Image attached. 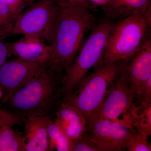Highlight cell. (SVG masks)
<instances>
[{"label": "cell", "instance_id": "obj_1", "mask_svg": "<svg viewBox=\"0 0 151 151\" xmlns=\"http://www.w3.org/2000/svg\"><path fill=\"white\" fill-rule=\"evenodd\" d=\"M96 24L89 10L60 7L50 46L48 67L62 74L70 67L83 43L84 37Z\"/></svg>", "mask_w": 151, "mask_h": 151}, {"label": "cell", "instance_id": "obj_2", "mask_svg": "<svg viewBox=\"0 0 151 151\" xmlns=\"http://www.w3.org/2000/svg\"><path fill=\"white\" fill-rule=\"evenodd\" d=\"M62 76L47 66L10 97L6 103L7 110L22 119L51 117L63 99Z\"/></svg>", "mask_w": 151, "mask_h": 151}, {"label": "cell", "instance_id": "obj_3", "mask_svg": "<svg viewBox=\"0 0 151 151\" xmlns=\"http://www.w3.org/2000/svg\"><path fill=\"white\" fill-rule=\"evenodd\" d=\"M124 64L119 63L97 64L92 73L85 77L71 94L63 98L83 114L87 127L97 119L108 88L123 70Z\"/></svg>", "mask_w": 151, "mask_h": 151}, {"label": "cell", "instance_id": "obj_4", "mask_svg": "<svg viewBox=\"0 0 151 151\" xmlns=\"http://www.w3.org/2000/svg\"><path fill=\"white\" fill-rule=\"evenodd\" d=\"M115 22L106 18L95 24L87 39L82 43L70 67L61 79L63 98L74 91L86 73L100 62Z\"/></svg>", "mask_w": 151, "mask_h": 151}, {"label": "cell", "instance_id": "obj_5", "mask_svg": "<svg viewBox=\"0 0 151 151\" xmlns=\"http://www.w3.org/2000/svg\"><path fill=\"white\" fill-rule=\"evenodd\" d=\"M150 29L142 14H135L115 23L98 64L127 63L139 50Z\"/></svg>", "mask_w": 151, "mask_h": 151}, {"label": "cell", "instance_id": "obj_6", "mask_svg": "<svg viewBox=\"0 0 151 151\" xmlns=\"http://www.w3.org/2000/svg\"><path fill=\"white\" fill-rule=\"evenodd\" d=\"M60 8L53 0H36L17 17L11 35L38 36L50 45Z\"/></svg>", "mask_w": 151, "mask_h": 151}, {"label": "cell", "instance_id": "obj_7", "mask_svg": "<svg viewBox=\"0 0 151 151\" xmlns=\"http://www.w3.org/2000/svg\"><path fill=\"white\" fill-rule=\"evenodd\" d=\"M137 133L133 127L107 119H96L87 127L85 134L100 151H123Z\"/></svg>", "mask_w": 151, "mask_h": 151}, {"label": "cell", "instance_id": "obj_8", "mask_svg": "<svg viewBox=\"0 0 151 151\" xmlns=\"http://www.w3.org/2000/svg\"><path fill=\"white\" fill-rule=\"evenodd\" d=\"M48 62H34L15 57L0 68V86L4 92L1 104L47 67Z\"/></svg>", "mask_w": 151, "mask_h": 151}, {"label": "cell", "instance_id": "obj_9", "mask_svg": "<svg viewBox=\"0 0 151 151\" xmlns=\"http://www.w3.org/2000/svg\"><path fill=\"white\" fill-rule=\"evenodd\" d=\"M135 101L134 95L123 66V70L108 88L97 119L118 122L120 116L129 113Z\"/></svg>", "mask_w": 151, "mask_h": 151}, {"label": "cell", "instance_id": "obj_10", "mask_svg": "<svg viewBox=\"0 0 151 151\" xmlns=\"http://www.w3.org/2000/svg\"><path fill=\"white\" fill-rule=\"evenodd\" d=\"M149 34L139 50L131 60L124 64V69L135 97L139 104L141 94L146 82L151 77V39Z\"/></svg>", "mask_w": 151, "mask_h": 151}, {"label": "cell", "instance_id": "obj_11", "mask_svg": "<svg viewBox=\"0 0 151 151\" xmlns=\"http://www.w3.org/2000/svg\"><path fill=\"white\" fill-rule=\"evenodd\" d=\"M54 120L68 137L74 142L87 129V122L80 111L68 101L62 99L57 109Z\"/></svg>", "mask_w": 151, "mask_h": 151}, {"label": "cell", "instance_id": "obj_12", "mask_svg": "<svg viewBox=\"0 0 151 151\" xmlns=\"http://www.w3.org/2000/svg\"><path fill=\"white\" fill-rule=\"evenodd\" d=\"M11 55L34 62H48L50 46L36 35H26L18 40L9 42Z\"/></svg>", "mask_w": 151, "mask_h": 151}, {"label": "cell", "instance_id": "obj_13", "mask_svg": "<svg viewBox=\"0 0 151 151\" xmlns=\"http://www.w3.org/2000/svg\"><path fill=\"white\" fill-rule=\"evenodd\" d=\"M50 116H29L22 119L27 151H50L47 127Z\"/></svg>", "mask_w": 151, "mask_h": 151}, {"label": "cell", "instance_id": "obj_14", "mask_svg": "<svg viewBox=\"0 0 151 151\" xmlns=\"http://www.w3.org/2000/svg\"><path fill=\"white\" fill-rule=\"evenodd\" d=\"M150 5L151 0H110L102 8L107 18L120 21L142 14Z\"/></svg>", "mask_w": 151, "mask_h": 151}, {"label": "cell", "instance_id": "obj_15", "mask_svg": "<svg viewBox=\"0 0 151 151\" xmlns=\"http://www.w3.org/2000/svg\"><path fill=\"white\" fill-rule=\"evenodd\" d=\"M8 124L0 126V151H27V139Z\"/></svg>", "mask_w": 151, "mask_h": 151}, {"label": "cell", "instance_id": "obj_16", "mask_svg": "<svg viewBox=\"0 0 151 151\" xmlns=\"http://www.w3.org/2000/svg\"><path fill=\"white\" fill-rule=\"evenodd\" d=\"M129 113L132 119V126L139 134L147 136L151 134V105L145 107L133 104Z\"/></svg>", "mask_w": 151, "mask_h": 151}, {"label": "cell", "instance_id": "obj_17", "mask_svg": "<svg viewBox=\"0 0 151 151\" xmlns=\"http://www.w3.org/2000/svg\"><path fill=\"white\" fill-rule=\"evenodd\" d=\"M49 151H71L72 142L58 126L50 119L47 127Z\"/></svg>", "mask_w": 151, "mask_h": 151}, {"label": "cell", "instance_id": "obj_18", "mask_svg": "<svg viewBox=\"0 0 151 151\" xmlns=\"http://www.w3.org/2000/svg\"><path fill=\"white\" fill-rule=\"evenodd\" d=\"M15 20L5 0H0V40L11 35Z\"/></svg>", "mask_w": 151, "mask_h": 151}, {"label": "cell", "instance_id": "obj_19", "mask_svg": "<svg viewBox=\"0 0 151 151\" xmlns=\"http://www.w3.org/2000/svg\"><path fill=\"white\" fill-rule=\"evenodd\" d=\"M127 150L129 151H151L148 136L136 133L128 144Z\"/></svg>", "mask_w": 151, "mask_h": 151}, {"label": "cell", "instance_id": "obj_20", "mask_svg": "<svg viewBox=\"0 0 151 151\" xmlns=\"http://www.w3.org/2000/svg\"><path fill=\"white\" fill-rule=\"evenodd\" d=\"M71 151H100L97 145L84 134L78 139L72 142Z\"/></svg>", "mask_w": 151, "mask_h": 151}, {"label": "cell", "instance_id": "obj_21", "mask_svg": "<svg viewBox=\"0 0 151 151\" xmlns=\"http://www.w3.org/2000/svg\"><path fill=\"white\" fill-rule=\"evenodd\" d=\"M22 123V119L18 115L5 109H0V126L8 124L14 126Z\"/></svg>", "mask_w": 151, "mask_h": 151}, {"label": "cell", "instance_id": "obj_22", "mask_svg": "<svg viewBox=\"0 0 151 151\" xmlns=\"http://www.w3.org/2000/svg\"><path fill=\"white\" fill-rule=\"evenodd\" d=\"M55 3L60 7H80L86 9H91L89 0H53Z\"/></svg>", "mask_w": 151, "mask_h": 151}, {"label": "cell", "instance_id": "obj_23", "mask_svg": "<svg viewBox=\"0 0 151 151\" xmlns=\"http://www.w3.org/2000/svg\"><path fill=\"white\" fill-rule=\"evenodd\" d=\"M149 105H151V77L148 79L143 88L138 106L145 107Z\"/></svg>", "mask_w": 151, "mask_h": 151}, {"label": "cell", "instance_id": "obj_24", "mask_svg": "<svg viewBox=\"0 0 151 151\" xmlns=\"http://www.w3.org/2000/svg\"><path fill=\"white\" fill-rule=\"evenodd\" d=\"M13 16L16 19L24 7L25 0H5Z\"/></svg>", "mask_w": 151, "mask_h": 151}, {"label": "cell", "instance_id": "obj_25", "mask_svg": "<svg viewBox=\"0 0 151 151\" xmlns=\"http://www.w3.org/2000/svg\"><path fill=\"white\" fill-rule=\"evenodd\" d=\"M11 55L9 42L0 40V68L8 60Z\"/></svg>", "mask_w": 151, "mask_h": 151}, {"label": "cell", "instance_id": "obj_26", "mask_svg": "<svg viewBox=\"0 0 151 151\" xmlns=\"http://www.w3.org/2000/svg\"><path fill=\"white\" fill-rule=\"evenodd\" d=\"M110 0H89L91 9L97 8L98 7H102L105 6Z\"/></svg>", "mask_w": 151, "mask_h": 151}, {"label": "cell", "instance_id": "obj_27", "mask_svg": "<svg viewBox=\"0 0 151 151\" xmlns=\"http://www.w3.org/2000/svg\"><path fill=\"white\" fill-rule=\"evenodd\" d=\"M143 17L147 23L149 27L151 28V5L149 6L142 14Z\"/></svg>", "mask_w": 151, "mask_h": 151}, {"label": "cell", "instance_id": "obj_28", "mask_svg": "<svg viewBox=\"0 0 151 151\" xmlns=\"http://www.w3.org/2000/svg\"><path fill=\"white\" fill-rule=\"evenodd\" d=\"M36 0H25L24 1V6H29L30 5L33 3L35 2Z\"/></svg>", "mask_w": 151, "mask_h": 151}, {"label": "cell", "instance_id": "obj_29", "mask_svg": "<svg viewBox=\"0 0 151 151\" xmlns=\"http://www.w3.org/2000/svg\"><path fill=\"white\" fill-rule=\"evenodd\" d=\"M3 97H4V92L1 86H0V104H1Z\"/></svg>", "mask_w": 151, "mask_h": 151}]
</instances>
